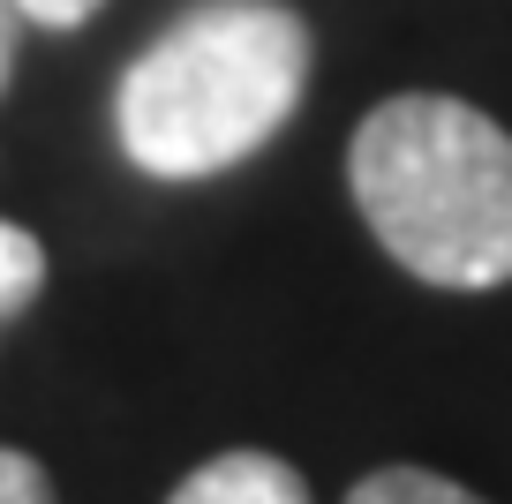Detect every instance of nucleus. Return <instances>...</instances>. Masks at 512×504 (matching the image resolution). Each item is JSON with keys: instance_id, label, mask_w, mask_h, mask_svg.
Masks as SVG:
<instances>
[{"instance_id": "39448f33", "label": "nucleus", "mask_w": 512, "mask_h": 504, "mask_svg": "<svg viewBox=\"0 0 512 504\" xmlns=\"http://www.w3.org/2000/svg\"><path fill=\"white\" fill-rule=\"evenodd\" d=\"M38 294H46V241H38L31 226L0 219V316L16 324Z\"/></svg>"}, {"instance_id": "f257e3e1", "label": "nucleus", "mask_w": 512, "mask_h": 504, "mask_svg": "<svg viewBox=\"0 0 512 504\" xmlns=\"http://www.w3.org/2000/svg\"><path fill=\"white\" fill-rule=\"evenodd\" d=\"M317 76L287 0H196L113 83V143L144 181L189 189L272 151Z\"/></svg>"}, {"instance_id": "20e7f679", "label": "nucleus", "mask_w": 512, "mask_h": 504, "mask_svg": "<svg viewBox=\"0 0 512 504\" xmlns=\"http://www.w3.org/2000/svg\"><path fill=\"white\" fill-rule=\"evenodd\" d=\"M347 504H490V497H475L467 482H452V474H437V467L392 459V467H369L362 482L347 489Z\"/></svg>"}, {"instance_id": "f03ea898", "label": "nucleus", "mask_w": 512, "mask_h": 504, "mask_svg": "<svg viewBox=\"0 0 512 504\" xmlns=\"http://www.w3.org/2000/svg\"><path fill=\"white\" fill-rule=\"evenodd\" d=\"M347 196L415 286H512V128L490 106L452 91L377 98L347 136Z\"/></svg>"}, {"instance_id": "0eeeda50", "label": "nucleus", "mask_w": 512, "mask_h": 504, "mask_svg": "<svg viewBox=\"0 0 512 504\" xmlns=\"http://www.w3.org/2000/svg\"><path fill=\"white\" fill-rule=\"evenodd\" d=\"M23 23H38V31H83V23L106 8V0H8Z\"/></svg>"}, {"instance_id": "7ed1b4c3", "label": "nucleus", "mask_w": 512, "mask_h": 504, "mask_svg": "<svg viewBox=\"0 0 512 504\" xmlns=\"http://www.w3.org/2000/svg\"><path fill=\"white\" fill-rule=\"evenodd\" d=\"M166 504H317V497H309V474L294 459L234 444V452H211L204 467L181 474Z\"/></svg>"}, {"instance_id": "1a4fd4ad", "label": "nucleus", "mask_w": 512, "mask_h": 504, "mask_svg": "<svg viewBox=\"0 0 512 504\" xmlns=\"http://www.w3.org/2000/svg\"><path fill=\"white\" fill-rule=\"evenodd\" d=\"M0 331H8V316H0Z\"/></svg>"}, {"instance_id": "423d86ee", "label": "nucleus", "mask_w": 512, "mask_h": 504, "mask_svg": "<svg viewBox=\"0 0 512 504\" xmlns=\"http://www.w3.org/2000/svg\"><path fill=\"white\" fill-rule=\"evenodd\" d=\"M0 504H61V489H53L46 459L16 452V444H0Z\"/></svg>"}, {"instance_id": "6e6552de", "label": "nucleus", "mask_w": 512, "mask_h": 504, "mask_svg": "<svg viewBox=\"0 0 512 504\" xmlns=\"http://www.w3.org/2000/svg\"><path fill=\"white\" fill-rule=\"evenodd\" d=\"M16 8H8V0H0V91H8V76H16Z\"/></svg>"}]
</instances>
